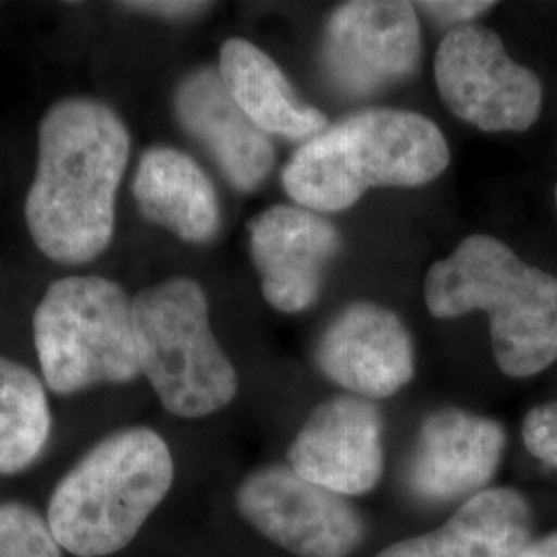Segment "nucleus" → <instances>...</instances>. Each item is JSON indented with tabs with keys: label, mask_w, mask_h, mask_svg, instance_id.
Instances as JSON below:
<instances>
[{
	"label": "nucleus",
	"mask_w": 557,
	"mask_h": 557,
	"mask_svg": "<svg viewBox=\"0 0 557 557\" xmlns=\"http://www.w3.org/2000/svg\"><path fill=\"white\" fill-rule=\"evenodd\" d=\"M34 343L44 380L59 395L140 376L133 299L110 278L54 281L34 312Z\"/></svg>",
	"instance_id": "nucleus-6"
},
{
	"label": "nucleus",
	"mask_w": 557,
	"mask_h": 557,
	"mask_svg": "<svg viewBox=\"0 0 557 557\" xmlns=\"http://www.w3.org/2000/svg\"><path fill=\"white\" fill-rule=\"evenodd\" d=\"M529 537L527 499L498 487L475 494L436 531L398 541L376 557H518Z\"/></svg>",
	"instance_id": "nucleus-15"
},
{
	"label": "nucleus",
	"mask_w": 557,
	"mask_h": 557,
	"mask_svg": "<svg viewBox=\"0 0 557 557\" xmlns=\"http://www.w3.org/2000/svg\"><path fill=\"white\" fill-rule=\"evenodd\" d=\"M0 557H60V545L36 510L0 504Z\"/></svg>",
	"instance_id": "nucleus-19"
},
{
	"label": "nucleus",
	"mask_w": 557,
	"mask_h": 557,
	"mask_svg": "<svg viewBox=\"0 0 557 557\" xmlns=\"http://www.w3.org/2000/svg\"><path fill=\"white\" fill-rule=\"evenodd\" d=\"M421 57L418 9L397 0L338 7L322 40V66L338 91L363 98L413 75Z\"/></svg>",
	"instance_id": "nucleus-8"
},
{
	"label": "nucleus",
	"mask_w": 557,
	"mask_h": 557,
	"mask_svg": "<svg viewBox=\"0 0 557 557\" xmlns=\"http://www.w3.org/2000/svg\"><path fill=\"white\" fill-rule=\"evenodd\" d=\"M494 2H481V0H444V2H418L416 9H421L425 15L434 17L442 25H469L471 21L478 20L490 9H494Z\"/></svg>",
	"instance_id": "nucleus-21"
},
{
	"label": "nucleus",
	"mask_w": 557,
	"mask_h": 557,
	"mask_svg": "<svg viewBox=\"0 0 557 557\" xmlns=\"http://www.w3.org/2000/svg\"><path fill=\"white\" fill-rule=\"evenodd\" d=\"M434 73L446 108L485 133H522L537 122L541 81L510 59L498 34L483 25L450 29L440 41Z\"/></svg>",
	"instance_id": "nucleus-7"
},
{
	"label": "nucleus",
	"mask_w": 557,
	"mask_h": 557,
	"mask_svg": "<svg viewBox=\"0 0 557 557\" xmlns=\"http://www.w3.org/2000/svg\"><path fill=\"white\" fill-rule=\"evenodd\" d=\"M518 557H557V533L529 543V547Z\"/></svg>",
	"instance_id": "nucleus-23"
},
{
	"label": "nucleus",
	"mask_w": 557,
	"mask_h": 557,
	"mask_svg": "<svg viewBox=\"0 0 557 557\" xmlns=\"http://www.w3.org/2000/svg\"><path fill=\"white\" fill-rule=\"evenodd\" d=\"M448 163L450 149L436 122L407 110H366L301 143L281 182L299 207L337 213L370 188L430 184Z\"/></svg>",
	"instance_id": "nucleus-2"
},
{
	"label": "nucleus",
	"mask_w": 557,
	"mask_h": 557,
	"mask_svg": "<svg viewBox=\"0 0 557 557\" xmlns=\"http://www.w3.org/2000/svg\"><path fill=\"white\" fill-rule=\"evenodd\" d=\"M133 197L153 223L190 244H207L221 225L213 182L190 156L174 147H151L140 156Z\"/></svg>",
	"instance_id": "nucleus-16"
},
{
	"label": "nucleus",
	"mask_w": 557,
	"mask_h": 557,
	"mask_svg": "<svg viewBox=\"0 0 557 557\" xmlns=\"http://www.w3.org/2000/svg\"><path fill=\"white\" fill-rule=\"evenodd\" d=\"M423 294L436 319L485 312L499 370L512 379L535 376L557 359V277L499 239H462L430 267Z\"/></svg>",
	"instance_id": "nucleus-3"
},
{
	"label": "nucleus",
	"mask_w": 557,
	"mask_h": 557,
	"mask_svg": "<svg viewBox=\"0 0 557 557\" xmlns=\"http://www.w3.org/2000/svg\"><path fill=\"white\" fill-rule=\"evenodd\" d=\"M220 75L242 112L264 135L306 143L326 131V116L299 100L277 62L252 41L232 38L221 46Z\"/></svg>",
	"instance_id": "nucleus-17"
},
{
	"label": "nucleus",
	"mask_w": 557,
	"mask_h": 557,
	"mask_svg": "<svg viewBox=\"0 0 557 557\" xmlns=\"http://www.w3.org/2000/svg\"><path fill=\"white\" fill-rule=\"evenodd\" d=\"M119 7L137 11V13H147V15L182 20V17L199 15L200 11L209 9L211 4L209 2H122Z\"/></svg>",
	"instance_id": "nucleus-22"
},
{
	"label": "nucleus",
	"mask_w": 557,
	"mask_h": 557,
	"mask_svg": "<svg viewBox=\"0 0 557 557\" xmlns=\"http://www.w3.org/2000/svg\"><path fill=\"white\" fill-rule=\"evenodd\" d=\"M506 444L494 419L440 409L423 421L407 467V485L421 499L460 498L494 478Z\"/></svg>",
	"instance_id": "nucleus-14"
},
{
	"label": "nucleus",
	"mask_w": 557,
	"mask_h": 557,
	"mask_svg": "<svg viewBox=\"0 0 557 557\" xmlns=\"http://www.w3.org/2000/svg\"><path fill=\"white\" fill-rule=\"evenodd\" d=\"M522 440L533 457L557 469V400L529 411L522 423Z\"/></svg>",
	"instance_id": "nucleus-20"
},
{
	"label": "nucleus",
	"mask_w": 557,
	"mask_h": 557,
	"mask_svg": "<svg viewBox=\"0 0 557 557\" xmlns=\"http://www.w3.org/2000/svg\"><path fill=\"white\" fill-rule=\"evenodd\" d=\"M326 379L354 397H393L416 374L413 341L397 314L374 301H356L326 326L317 349Z\"/></svg>",
	"instance_id": "nucleus-12"
},
{
	"label": "nucleus",
	"mask_w": 557,
	"mask_h": 557,
	"mask_svg": "<svg viewBox=\"0 0 557 557\" xmlns=\"http://www.w3.org/2000/svg\"><path fill=\"white\" fill-rule=\"evenodd\" d=\"M556 207H557V186H556Z\"/></svg>",
	"instance_id": "nucleus-24"
},
{
	"label": "nucleus",
	"mask_w": 557,
	"mask_h": 557,
	"mask_svg": "<svg viewBox=\"0 0 557 557\" xmlns=\"http://www.w3.org/2000/svg\"><path fill=\"white\" fill-rule=\"evenodd\" d=\"M382 436V416L368 398H329L292 442L289 469L337 496H363L379 485L384 471Z\"/></svg>",
	"instance_id": "nucleus-10"
},
{
	"label": "nucleus",
	"mask_w": 557,
	"mask_h": 557,
	"mask_svg": "<svg viewBox=\"0 0 557 557\" xmlns=\"http://www.w3.org/2000/svg\"><path fill=\"white\" fill-rule=\"evenodd\" d=\"M250 255L264 299L285 314L308 310L337 257V227L304 207L275 205L248 223Z\"/></svg>",
	"instance_id": "nucleus-11"
},
{
	"label": "nucleus",
	"mask_w": 557,
	"mask_h": 557,
	"mask_svg": "<svg viewBox=\"0 0 557 557\" xmlns=\"http://www.w3.org/2000/svg\"><path fill=\"white\" fill-rule=\"evenodd\" d=\"M128 158V128L108 103L64 98L48 108L25 199L27 232L44 257L77 267L106 252Z\"/></svg>",
	"instance_id": "nucleus-1"
},
{
	"label": "nucleus",
	"mask_w": 557,
	"mask_h": 557,
	"mask_svg": "<svg viewBox=\"0 0 557 557\" xmlns=\"http://www.w3.org/2000/svg\"><path fill=\"white\" fill-rule=\"evenodd\" d=\"M52 428L40 380L0 356V473L13 475L40 457Z\"/></svg>",
	"instance_id": "nucleus-18"
},
{
	"label": "nucleus",
	"mask_w": 557,
	"mask_h": 557,
	"mask_svg": "<svg viewBox=\"0 0 557 557\" xmlns=\"http://www.w3.org/2000/svg\"><path fill=\"white\" fill-rule=\"evenodd\" d=\"M174 110L182 128L207 149L234 188L257 190L271 174L273 143L230 96L220 69L200 66L180 81Z\"/></svg>",
	"instance_id": "nucleus-13"
},
{
	"label": "nucleus",
	"mask_w": 557,
	"mask_h": 557,
	"mask_svg": "<svg viewBox=\"0 0 557 557\" xmlns=\"http://www.w3.org/2000/svg\"><path fill=\"white\" fill-rule=\"evenodd\" d=\"M172 481L174 458L165 440L149 428L122 430L60 479L48 527L73 556H112L137 537Z\"/></svg>",
	"instance_id": "nucleus-4"
},
{
	"label": "nucleus",
	"mask_w": 557,
	"mask_h": 557,
	"mask_svg": "<svg viewBox=\"0 0 557 557\" xmlns=\"http://www.w3.org/2000/svg\"><path fill=\"white\" fill-rule=\"evenodd\" d=\"M140 374L163 409L207 418L238 393V374L209 324V301L197 281L174 277L133 299Z\"/></svg>",
	"instance_id": "nucleus-5"
},
{
	"label": "nucleus",
	"mask_w": 557,
	"mask_h": 557,
	"mask_svg": "<svg viewBox=\"0 0 557 557\" xmlns=\"http://www.w3.org/2000/svg\"><path fill=\"white\" fill-rule=\"evenodd\" d=\"M236 504L260 535L294 556H351L363 537V522L343 496L299 478L289 467L252 473L239 485Z\"/></svg>",
	"instance_id": "nucleus-9"
}]
</instances>
